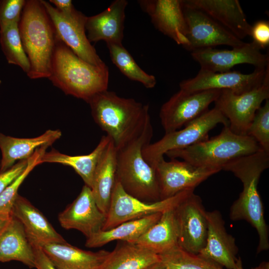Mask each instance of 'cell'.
I'll return each mask as SVG.
<instances>
[{
	"mask_svg": "<svg viewBox=\"0 0 269 269\" xmlns=\"http://www.w3.org/2000/svg\"><path fill=\"white\" fill-rule=\"evenodd\" d=\"M269 166V152L261 149L234 159L222 168L232 172L243 184L242 192L231 207L230 217L233 221L246 220L256 229L259 239L258 253L269 248V229L258 190L260 176Z\"/></svg>",
	"mask_w": 269,
	"mask_h": 269,
	"instance_id": "6da1fadb",
	"label": "cell"
},
{
	"mask_svg": "<svg viewBox=\"0 0 269 269\" xmlns=\"http://www.w3.org/2000/svg\"><path fill=\"white\" fill-rule=\"evenodd\" d=\"M93 119L107 133L117 150L137 137L150 120L149 106L108 90L88 102Z\"/></svg>",
	"mask_w": 269,
	"mask_h": 269,
	"instance_id": "7a4b0ae2",
	"label": "cell"
},
{
	"mask_svg": "<svg viewBox=\"0 0 269 269\" xmlns=\"http://www.w3.org/2000/svg\"><path fill=\"white\" fill-rule=\"evenodd\" d=\"M109 77L106 64L97 66L85 61L56 37L48 78L55 86L88 103L97 94L108 90Z\"/></svg>",
	"mask_w": 269,
	"mask_h": 269,
	"instance_id": "3957f363",
	"label": "cell"
},
{
	"mask_svg": "<svg viewBox=\"0 0 269 269\" xmlns=\"http://www.w3.org/2000/svg\"><path fill=\"white\" fill-rule=\"evenodd\" d=\"M18 28L30 64L28 77L32 79L48 78L56 37L53 24L40 0H26Z\"/></svg>",
	"mask_w": 269,
	"mask_h": 269,
	"instance_id": "277c9868",
	"label": "cell"
},
{
	"mask_svg": "<svg viewBox=\"0 0 269 269\" xmlns=\"http://www.w3.org/2000/svg\"><path fill=\"white\" fill-rule=\"evenodd\" d=\"M153 135L151 120L142 132L117 150L116 179L131 196L146 202L161 200L155 168L144 159L142 150Z\"/></svg>",
	"mask_w": 269,
	"mask_h": 269,
	"instance_id": "5b68a950",
	"label": "cell"
},
{
	"mask_svg": "<svg viewBox=\"0 0 269 269\" xmlns=\"http://www.w3.org/2000/svg\"><path fill=\"white\" fill-rule=\"evenodd\" d=\"M261 149L251 136L236 134L229 127L224 126L215 136L187 147L170 150L165 154L171 159L180 158L196 166L222 170L230 161Z\"/></svg>",
	"mask_w": 269,
	"mask_h": 269,
	"instance_id": "8992f818",
	"label": "cell"
},
{
	"mask_svg": "<svg viewBox=\"0 0 269 269\" xmlns=\"http://www.w3.org/2000/svg\"><path fill=\"white\" fill-rule=\"evenodd\" d=\"M229 127V122L224 115L214 108L190 122L181 130L168 133L159 140L144 146L142 150L145 161L152 167L168 151L187 147L209 138V132L217 125Z\"/></svg>",
	"mask_w": 269,
	"mask_h": 269,
	"instance_id": "52a82bcc",
	"label": "cell"
},
{
	"mask_svg": "<svg viewBox=\"0 0 269 269\" xmlns=\"http://www.w3.org/2000/svg\"><path fill=\"white\" fill-rule=\"evenodd\" d=\"M269 99V65L263 83L245 93L238 94L229 90H221L214 108L228 119L234 133L247 135L248 131L263 101Z\"/></svg>",
	"mask_w": 269,
	"mask_h": 269,
	"instance_id": "ba28073f",
	"label": "cell"
},
{
	"mask_svg": "<svg viewBox=\"0 0 269 269\" xmlns=\"http://www.w3.org/2000/svg\"><path fill=\"white\" fill-rule=\"evenodd\" d=\"M193 192L194 190H185L165 199L146 202L128 194L116 180L102 231L111 229L127 221L162 213L173 208Z\"/></svg>",
	"mask_w": 269,
	"mask_h": 269,
	"instance_id": "9c48e42d",
	"label": "cell"
},
{
	"mask_svg": "<svg viewBox=\"0 0 269 269\" xmlns=\"http://www.w3.org/2000/svg\"><path fill=\"white\" fill-rule=\"evenodd\" d=\"M55 30L56 37L68 46L77 56L95 66L105 64L98 55L95 48L86 34L85 24L87 16L76 9L64 15L49 2L40 0Z\"/></svg>",
	"mask_w": 269,
	"mask_h": 269,
	"instance_id": "30bf717a",
	"label": "cell"
},
{
	"mask_svg": "<svg viewBox=\"0 0 269 269\" xmlns=\"http://www.w3.org/2000/svg\"><path fill=\"white\" fill-rule=\"evenodd\" d=\"M221 90L189 92L180 89L161 106L159 117L165 133L181 128L200 116L215 102Z\"/></svg>",
	"mask_w": 269,
	"mask_h": 269,
	"instance_id": "8fae6325",
	"label": "cell"
},
{
	"mask_svg": "<svg viewBox=\"0 0 269 269\" xmlns=\"http://www.w3.org/2000/svg\"><path fill=\"white\" fill-rule=\"evenodd\" d=\"M174 211L178 246L187 252L198 254L205 246L208 231L207 212L200 197L192 192Z\"/></svg>",
	"mask_w": 269,
	"mask_h": 269,
	"instance_id": "7c38bea8",
	"label": "cell"
},
{
	"mask_svg": "<svg viewBox=\"0 0 269 269\" xmlns=\"http://www.w3.org/2000/svg\"><path fill=\"white\" fill-rule=\"evenodd\" d=\"M155 169L158 182L161 200L175 196L188 190H194L198 185L221 169L199 167L185 161L162 158Z\"/></svg>",
	"mask_w": 269,
	"mask_h": 269,
	"instance_id": "4fadbf2b",
	"label": "cell"
},
{
	"mask_svg": "<svg viewBox=\"0 0 269 269\" xmlns=\"http://www.w3.org/2000/svg\"><path fill=\"white\" fill-rule=\"evenodd\" d=\"M191 55L201 69L213 72H228L241 64H250L256 68H266L269 65L268 54H263L253 42H245L230 50L214 48L198 49L191 52Z\"/></svg>",
	"mask_w": 269,
	"mask_h": 269,
	"instance_id": "5bb4252c",
	"label": "cell"
},
{
	"mask_svg": "<svg viewBox=\"0 0 269 269\" xmlns=\"http://www.w3.org/2000/svg\"><path fill=\"white\" fill-rule=\"evenodd\" d=\"M183 7L188 41L184 48L190 52L221 45L237 47L245 43L202 11Z\"/></svg>",
	"mask_w": 269,
	"mask_h": 269,
	"instance_id": "9a60e30c",
	"label": "cell"
},
{
	"mask_svg": "<svg viewBox=\"0 0 269 269\" xmlns=\"http://www.w3.org/2000/svg\"><path fill=\"white\" fill-rule=\"evenodd\" d=\"M266 68H255L249 74H244L237 71L213 72L200 68L194 77L182 81L179 83V87L180 89L189 92L229 90L236 94H241L263 83Z\"/></svg>",
	"mask_w": 269,
	"mask_h": 269,
	"instance_id": "2e32d148",
	"label": "cell"
},
{
	"mask_svg": "<svg viewBox=\"0 0 269 269\" xmlns=\"http://www.w3.org/2000/svg\"><path fill=\"white\" fill-rule=\"evenodd\" d=\"M107 215L98 207L91 188L85 185L79 195L58 215L61 226L75 229L86 238L102 230Z\"/></svg>",
	"mask_w": 269,
	"mask_h": 269,
	"instance_id": "e0dca14e",
	"label": "cell"
},
{
	"mask_svg": "<svg viewBox=\"0 0 269 269\" xmlns=\"http://www.w3.org/2000/svg\"><path fill=\"white\" fill-rule=\"evenodd\" d=\"M208 231L205 247L198 254L228 269H239L241 262L236 255L235 239L227 232L220 213L214 210L206 213Z\"/></svg>",
	"mask_w": 269,
	"mask_h": 269,
	"instance_id": "ac0fdd59",
	"label": "cell"
},
{
	"mask_svg": "<svg viewBox=\"0 0 269 269\" xmlns=\"http://www.w3.org/2000/svg\"><path fill=\"white\" fill-rule=\"evenodd\" d=\"M138 2L158 31L183 47L187 45L182 0H141Z\"/></svg>",
	"mask_w": 269,
	"mask_h": 269,
	"instance_id": "d6986e66",
	"label": "cell"
},
{
	"mask_svg": "<svg viewBox=\"0 0 269 269\" xmlns=\"http://www.w3.org/2000/svg\"><path fill=\"white\" fill-rule=\"evenodd\" d=\"M182 4L202 11L242 40L250 35L252 25L238 0H186Z\"/></svg>",
	"mask_w": 269,
	"mask_h": 269,
	"instance_id": "ffe728a7",
	"label": "cell"
},
{
	"mask_svg": "<svg viewBox=\"0 0 269 269\" xmlns=\"http://www.w3.org/2000/svg\"><path fill=\"white\" fill-rule=\"evenodd\" d=\"M126 0H115L103 11L87 17L85 29L90 42L104 40L106 43L122 44Z\"/></svg>",
	"mask_w": 269,
	"mask_h": 269,
	"instance_id": "44dd1931",
	"label": "cell"
},
{
	"mask_svg": "<svg viewBox=\"0 0 269 269\" xmlns=\"http://www.w3.org/2000/svg\"><path fill=\"white\" fill-rule=\"evenodd\" d=\"M11 215L21 222L32 245L41 247L48 243L66 242L44 215L19 194L14 203Z\"/></svg>",
	"mask_w": 269,
	"mask_h": 269,
	"instance_id": "7402d4cb",
	"label": "cell"
},
{
	"mask_svg": "<svg viewBox=\"0 0 269 269\" xmlns=\"http://www.w3.org/2000/svg\"><path fill=\"white\" fill-rule=\"evenodd\" d=\"M57 269H98L110 252L85 251L66 241L40 247Z\"/></svg>",
	"mask_w": 269,
	"mask_h": 269,
	"instance_id": "603a6c76",
	"label": "cell"
},
{
	"mask_svg": "<svg viewBox=\"0 0 269 269\" xmlns=\"http://www.w3.org/2000/svg\"><path fill=\"white\" fill-rule=\"evenodd\" d=\"M61 135L59 130H48L40 135L32 138L15 137L0 133V172L9 169L16 161L27 159L38 148L50 146Z\"/></svg>",
	"mask_w": 269,
	"mask_h": 269,
	"instance_id": "cb8c5ba5",
	"label": "cell"
},
{
	"mask_svg": "<svg viewBox=\"0 0 269 269\" xmlns=\"http://www.w3.org/2000/svg\"><path fill=\"white\" fill-rule=\"evenodd\" d=\"M19 261L30 268L35 267L34 249L21 222L11 218L0 233V262Z\"/></svg>",
	"mask_w": 269,
	"mask_h": 269,
	"instance_id": "d4e9b609",
	"label": "cell"
},
{
	"mask_svg": "<svg viewBox=\"0 0 269 269\" xmlns=\"http://www.w3.org/2000/svg\"><path fill=\"white\" fill-rule=\"evenodd\" d=\"M117 152L110 139L96 166L91 188L98 207L106 215L116 183Z\"/></svg>",
	"mask_w": 269,
	"mask_h": 269,
	"instance_id": "484cf974",
	"label": "cell"
},
{
	"mask_svg": "<svg viewBox=\"0 0 269 269\" xmlns=\"http://www.w3.org/2000/svg\"><path fill=\"white\" fill-rule=\"evenodd\" d=\"M175 208L162 212L160 219L133 243L157 255L178 246Z\"/></svg>",
	"mask_w": 269,
	"mask_h": 269,
	"instance_id": "4316f807",
	"label": "cell"
},
{
	"mask_svg": "<svg viewBox=\"0 0 269 269\" xmlns=\"http://www.w3.org/2000/svg\"><path fill=\"white\" fill-rule=\"evenodd\" d=\"M110 139L108 135L103 136L96 148L86 155H69L52 149L43 154L41 163H57L69 166L81 176L85 185L91 188L95 169Z\"/></svg>",
	"mask_w": 269,
	"mask_h": 269,
	"instance_id": "83f0119b",
	"label": "cell"
},
{
	"mask_svg": "<svg viewBox=\"0 0 269 269\" xmlns=\"http://www.w3.org/2000/svg\"><path fill=\"white\" fill-rule=\"evenodd\" d=\"M162 213L124 222L114 228L101 231L87 238L85 246L98 248L115 240L134 243L160 218Z\"/></svg>",
	"mask_w": 269,
	"mask_h": 269,
	"instance_id": "f1b7e54d",
	"label": "cell"
},
{
	"mask_svg": "<svg viewBox=\"0 0 269 269\" xmlns=\"http://www.w3.org/2000/svg\"><path fill=\"white\" fill-rule=\"evenodd\" d=\"M160 262L158 255L132 243L121 241L98 269H143Z\"/></svg>",
	"mask_w": 269,
	"mask_h": 269,
	"instance_id": "f546056e",
	"label": "cell"
},
{
	"mask_svg": "<svg viewBox=\"0 0 269 269\" xmlns=\"http://www.w3.org/2000/svg\"><path fill=\"white\" fill-rule=\"evenodd\" d=\"M113 63L130 79L140 82L148 89L155 87V77L144 72L122 44L106 43Z\"/></svg>",
	"mask_w": 269,
	"mask_h": 269,
	"instance_id": "4dcf8cb0",
	"label": "cell"
},
{
	"mask_svg": "<svg viewBox=\"0 0 269 269\" xmlns=\"http://www.w3.org/2000/svg\"><path fill=\"white\" fill-rule=\"evenodd\" d=\"M0 43L7 62L19 66L27 74L30 64L22 44L18 23L0 28Z\"/></svg>",
	"mask_w": 269,
	"mask_h": 269,
	"instance_id": "1f68e13d",
	"label": "cell"
},
{
	"mask_svg": "<svg viewBox=\"0 0 269 269\" xmlns=\"http://www.w3.org/2000/svg\"><path fill=\"white\" fill-rule=\"evenodd\" d=\"M158 255L160 262L169 269H223L217 263L187 252L178 246ZM239 269H243L242 267Z\"/></svg>",
	"mask_w": 269,
	"mask_h": 269,
	"instance_id": "d6a6232c",
	"label": "cell"
},
{
	"mask_svg": "<svg viewBox=\"0 0 269 269\" xmlns=\"http://www.w3.org/2000/svg\"><path fill=\"white\" fill-rule=\"evenodd\" d=\"M48 146L37 149L28 158L27 164L23 171L0 194V215L11 216L13 206L18 196V190L29 173L37 165L41 164L40 159Z\"/></svg>",
	"mask_w": 269,
	"mask_h": 269,
	"instance_id": "836d02e7",
	"label": "cell"
},
{
	"mask_svg": "<svg viewBox=\"0 0 269 269\" xmlns=\"http://www.w3.org/2000/svg\"><path fill=\"white\" fill-rule=\"evenodd\" d=\"M247 135L253 137L262 149L269 152V99L257 111Z\"/></svg>",
	"mask_w": 269,
	"mask_h": 269,
	"instance_id": "e575fe53",
	"label": "cell"
},
{
	"mask_svg": "<svg viewBox=\"0 0 269 269\" xmlns=\"http://www.w3.org/2000/svg\"><path fill=\"white\" fill-rule=\"evenodd\" d=\"M25 2L24 0L0 1V28L19 23Z\"/></svg>",
	"mask_w": 269,
	"mask_h": 269,
	"instance_id": "d590c367",
	"label": "cell"
},
{
	"mask_svg": "<svg viewBox=\"0 0 269 269\" xmlns=\"http://www.w3.org/2000/svg\"><path fill=\"white\" fill-rule=\"evenodd\" d=\"M253 41L261 49L269 45V22L267 20H259L251 26L250 35Z\"/></svg>",
	"mask_w": 269,
	"mask_h": 269,
	"instance_id": "8d00e7d4",
	"label": "cell"
},
{
	"mask_svg": "<svg viewBox=\"0 0 269 269\" xmlns=\"http://www.w3.org/2000/svg\"><path fill=\"white\" fill-rule=\"evenodd\" d=\"M27 160L28 159L19 161L6 170L0 172V194L23 171Z\"/></svg>",
	"mask_w": 269,
	"mask_h": 269,
	"instance_id": "74e56055",
	"label": "cell"
},
{
	"mask_svg": "<svg viewBox=\"0 0 269 269\" xmlns=\"http://www.w3.org/2000/svg\"><path fill=\"white\" fill-rule=\"evenodd\" d=\"M35 258V267L36 269H57L41 248L32 245Z\"/></svg>",
	"mask_w": 269,
	"mask_h": 269,
	"instance_id": "f35d334b",
	"label": "cell"
},
{
	"mask_svg": "<svg viewBox=\"0 0 269 269\" xmlns=\"http://www.w3.org/2000/svg\"><path fill=\"white\" fill-rule=\"evenodd\" d=\"M49 2L53 3L55 7L64 15H68L75 9L71 0H50Z\"/></svg>",
	"mask_w": 269,
	"mask_h": 269,
	"instance_id": "ab89813d",
	"label": "cell"
},
{
	"mask_svg": "<svg viewBox=\"0 0 269 269\" xmlns=\"http://www.w3.org/2000/svg\"><path fill=\"white\" fill-rule=\"evenodd\" d=\"M11 216L0 215V233L4 229L9 222Z\"/></svg>",
	"mask_w": 269,
	"mask_h": 269,
	"instance_id": "60d3db41",
	"label": "cell"
},
{
	"mask_svg": "<svg viewBox=\"0 0 269 269\" xmlns=\"http://www.w3.org/2000/svg\"><path fill=\"white\" fill-rule=\"evenodd\" d=\"M143 269H169L166 268L161 262H157L150 265Z\"/></svg>",
	"mask_w": 269,
	"mask_h": 269,
	"instance_id": "b9f144b4",
	"label": "cell"
},
{
	"mask_svg": "<svg viewBox=\"0 0 269 269\" xmlns=\"http://www.w3.org/2000/svg\"><path fill=\"white\" fill-rule=\"evenodd\" d=\"M252 269H269V263L263 262L261 263L258 267Z\"/></svg>",
	"mask_w": 269,
	"mask_h": 269,
	"instance_id": "7bdbcfd3",
	"label": "cell"
},
{
	"mask_svg": "<svg viewBox=\"0 0 269 269\" xmlns=\"http://www.w3.org/2000/svg\"><path fill=\"white\" fill-rule=\"evenodd\" d=\"M1 82V80H0V84Z\"/></svg>",
	"mask_w": 269,
	"mask_h": 269,
	"instance_id": "ee69618b",
	"label": "cell"
}]
</instances>
